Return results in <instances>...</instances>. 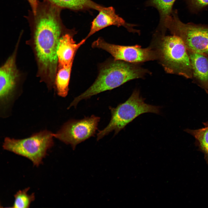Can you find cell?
<instances>
[{"label": "cell", "instance_id": "10", "mask_svg": "<svg viewBox=\"0 0 208 208\" xmlns=\"http://www.w3.org/2000/svg\"><path fill=\"white\" fill-rule=\"evenodd\" d=\"M111 25L118 27L122 26L129 32L140 33L138 30L133 28L135 25L127 23L123 18L117 14L114 8L103 7L92 21L90 31L85 38L86 40L96 32Z\"/></svg>", "mask_w": 208, "mask_h": 208}, {"label": "cell", "instance_id": "13", "mask_svg": "<svg viewBox=\"0 0 208 208\" xmlns=\"http://www.w3.org/2000/svg\"><path fill=\"white\" fill-rule=\"evenodd\" d=\"M73 63L67 66L57 69L54 88L57 94L61 97H65L68 94Z\"/></svg>", "mask_w": 208, "mask_h": 208}, {"label": "cell", "instance_id": "15", "mask_svg": "<svg viewBox=\"0 0 208 208\" xmlns=\"http://www.w3.org/2000/svg\"><path fill=\"white\" fill-rule=\"evenodd\" d=\"M204 127L197 129H187L185 131L195 139V144L199 151L204 155V159L208 165V122L203 123Z\"/></svg>", "mask_w": 208, "mask_h": 208}, {"label": "cell", "instance_id": "6", "mask_svg": "<svg viewBox=\"0 0 208 208\" xmlns=\"http://www.w3.org/2000/svg\"><path fill=\"white\" fill-rule=\"evenodd\" d=\"M20 39L0 69V116L2 118L11 115L14 103L21 93V74L16 62Z\"/></svg>", "mask_w": 208, "mask_h": 208}, {"label": "cell", "instance_id": "16", "mask_svg": "<svg viewBox=\"0 0 208 208\" xmlns=\"http://www.w3.org/2000/svg\"><path fill=\"white\" fill-rule=\"evenodd\" d=\"M175 0H149L146 5L156 8L160 16L159 29L163 27L165 21L172 15V8Z\"/></svg>", "mask_w": 208, "mask_h": 208}, {"label": "cell", "instance_id": "7", "mask_svg": "<svg viewBox=\"0 0 208 208\" xmlns=\"http://www.w3.org/2000/svg\"><path fill=\"white\" fill-rule=\"evenodd\" d=\"M164 28L182 40L188 50L208 57V25L184 23L178 16L177 11L166 21Z\"/></svg>", "mask_w": 208, "mask_h": 208}, {"label": "cell", "instance_id": "1", "mask_svg": "<svg viewBox=\"0 0 208 208\" xmlns=\"http://www.w3.org/2000/svg\"><path fill=\"white\" fill-rule=\"evenodd\" d=\"M27 42L34 54L37 75L48 86H53L58 68L57 50L60 39L64 34L63 27L49 20L39 21L31 27Z\"/></svg>", "mask_w": 208, "mask_h": 208}, {"label": "cell", "instance_id": "14", "mask_svg": "<svg viewBox=\"0 0 208 208\" xmlns=\"http://www.w3.org/2000/svg\"><path fill=\"white\" fill-rule=\"evenodd\" d=\"M61 8L79 10L92 9L99 11L102 7L91 0H46Z\"/></svg>", "mask_w": 208, "mask_h": 208}, {"label": "cell", "instance_id": "5", "mask_svg": "<svg viewBox=\"0 0 208 208\" xmlns=\"http://www.w3.org/2000/svg\"><path fill=\"white\" fill-rule=\"evenodd\" d=\"M53 133L44 130L22 139L5 138L2 147L5 150L26 157L38 166L54 145Z\"/></svg>", "mask_w": 208, "mask_h": 208}, {"label": "cell", "instance_id": "12", "mask_svg": "<svg viewBox=\"0 0 208 208\" xmlns=\"http://www.w3.org/2000/svg\"><path fill=\"white\" fill-rule=\"evenodd\" d=\"M187 51L192 67L193 82L208 94V57Z\"/></svg>", "mask_w": 208, "mask_h": 208}, {"label": "cell", "instance_id": "9", "mask_svg": "<svg viewBox=\"0 0 208 208\" xmlns=\"http://www.w3.org/2000/svg\"><path fill=\"white\" fill-rule=\"evenodd\" d=\"M92 46L106 51L116 60L137 64L157 59L156 52L151 47L143 48L138 45L128 46L112 44L100 38L94 42Z\"/></svg>", "mask_w": 208, "mask_h": 208}, {"label": "cell", "instance_id": "19", "mask_svg": "<svg viewBox=\"0 0 208 208\" xmlns=\"http://www.w3.org/2000/svg\"><path fill=\"white\" fill-rule=\"evenodd\" d=\"M32 9V12L35 14L37 10L39 1L38 0H27Z\"/></svg>", "mask_w": 208, "mask_h": 208}, {"label": "cell", "instance_id": "2", "mask_svg": "<svg viewBox=\"0 0 208 208\" xmlns=\"http://www.w3.org/2000/svg\"><path fill=\"white\" fill-rule=\"evenodd\" d=\"M148 72L147 70L136 63L114 60L101 68L93 83L84 92L75 97L68 108L76 107L82 100L114 89L130 80L142 78Z\"/></svg>", "mask_w": 208, "mask_h": 208}, {"label": "cell", "instance_id": "4", "mask_svg": "<svg viewBox=\"0 0 208 208\" xmlns=\"http://www.w3.org/2000/svg\"><path fill=\"white\" fill-rule=\"evenodd\" d=\"M144 100L140 96L139 90H135L125 102L119 104L116 107H109L111 115L110 121L103 129L99 131L97 140H100L113 131L115 135L117 134L142 114L146 113L160 114V107L147 104Z\"/></svg>", "mask_w": 208, "mask_h": 208}, {"label": "cell", "instance_id": "3", "mask_svg": "<svg viewBox=\"0 0 208 208\" xmlns=\"http://www.w3.org/2000/svg\"><path fill=\"white\" fill-rule=\"evenodd\" d=\"M153 47L157 60L167 73L192 77V69L187 50L181 39L173 35L166 36L158 31L155 34Z\"/></svg>", "mask_w": 208, "mask_h": 208}, {"label": "cell", "instance_id": "18", "mask_svg": "<svg viewBox=\"0 0 208 208\" xmlns=\"http://www.w3.org/2000/svg\"><path fill=\"white\" fill-rule=\"evenodd\" d=\"M190 8L197 10L208 5V0H186Z\"/></svg>", "mask_w": 208, "mask_h": 208}, {"label": "cell", "instance_id": "8", "mask_svg": "<svg viewBox=\"0 0 208 208\" xmlns=\"http://www.w3.org/2000/svg\"><path fill=\"white\" fill-rule=\"evenodd\" d=\"M100 119L99 117L92 115L81 120H70L56 133H53V137L70 144L74 150L78 144L94 136Z\"/></svg>", "mask_w": 208, "mask_h": 208}, {"label": "cell", "instance_id": "17", "mask_svg": "<svg viewBox=\"0 0 208 208\" xmlns=\"http://www.w3.org/2000/svg\"><path fill=\"white\" fill-rule=\"evenodd\" d=\"M30 189L27 187L17 191L14 195V202L12 208H27L29 207L31 203L35 199L34 193L31 194H28Z\"/></svg>", "mask_w": 208, "mask_h": 208}, {"label": "cell", "instance_id": "11", "mask_svg": "<svg viewBox=\"0 0 208 208\" xmlns=\"http://www.w3.org/2000/svg\"><path fill=\"white\" fill-rule=\"evenodd\" d=\"M86 40L85 38L76 43L71 35L67 33L63 34L60 39L57 52V69L68 66L73 62L76 51Z\"/></svg>", "mask_w": 208, "mask_h": 208}]
</instances>
